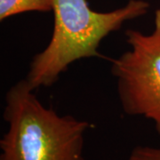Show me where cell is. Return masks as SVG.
Here are the masks:
<instances>
[{
    "label": "cell",
    "instance_id": "1",
    "mask_svg": "<svg viewBox=\"0 0 160 160\" xmlns=\"http://www.w3.org/2000/svg\"><path fill=\"white\" fill-rule=\"evenodd\" d=\"M149 9L145 0H130L110 12L93 11L86 0H52L53 29L50 42L35 55L25 79L34 90L52 86L75 62L102 57V41L124 23L142 17Z\"/></svg>",
    "mask_w": 160,
    "mask_h": 160
},
{
    "label": "cell",
    "instance_id": "2",
    "mask_svg": "<svg viewBox=\"0 0 160 160\" xmlns=\"http://www.w3.org/2000/svg\"><path fill=\"white\" fill-rule=\"evenodd\" d=\"M28 81L6 92L0 160H86L85 136L91 124L44 106Z\"/></svg>",
    "mask_w": 160,
    "mask_h": 160
},
{
    "label": "cell",
    "instance_id": "3",
    "mask_svg": "<svg viewBox=\"0 0 160 160\" xmlns=\"http://www.w3.org/2000/svg\"><path fill=\"white\" fill-rule=\"evenodd\" d=\"M125 34L130 49L110 61L121 107L128 116L153 121L160 134V7L151 33L127 29Z\"/></svg>",
    "mask_w": 160,
    "mask_h": 160
},
{
    "label": "cell",
    "instance_id": "4",
    "mask_svg": "<svg viewBox=\"0 0 160 160\" xmlns=\"http://www.w3.org/2000/svg\"><path fill=\"white\" fill-rule=\"evenodd\" d=\"M52 0H0V21L26 12H50Z\"/></svg>",
    "mask_w": 160,
    "mask_h": 160
},
{
    "label": "cell",
    "instance_id": "5",
    "mask_svg": "<svg viewBox=\"0 0 160 160\" xmlns=\"http://www.w3.org/2000/svg\"><path fill=\"white\" fill-rule=\"evenodd\" d=\"M128 160H160V147L136 146L131 151Z\"/></svg>",
    "mask_w": 160,
    "mask_h": 160
}]
</instances>
